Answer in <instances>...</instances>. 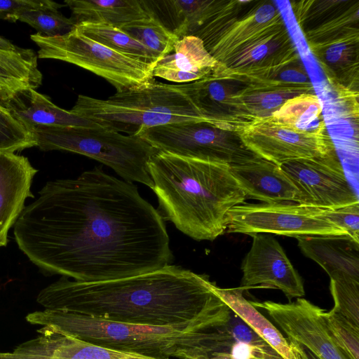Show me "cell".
I'll use <instances>...</instances> for the list:
<instances>
[{"instance_id": "cell-37", "label": "cell", "mask_w": 359, "mask_h": 359, "mask_svg": "<svg viewBox=\"0 0 359 359\" xmlns=\"http://www.w3.org/2000/svg\"><path fill=\"white\" fill-rule=\"evenodd\" d=\"M36 147L32 128L15 118L9 111H0V152L15 153Z\"/></svg>"}, {"instance_id": "cell-32", "label": "cell", "mask_w": 359, "mask_h": 359, "mask_svg": "<svg viewBox=\"0 0 359 359\" xmlns=\"http://www.w3.org/2000/svg\"><path fill=\"white\" fill-rule=\"evenodd\" d=\"M119 28L161 59L172 52L180 39L149 14L146 18L130 22Z\"/></svg>"}, {"instance_id": "cell-17", "label": "cell", "mask_w": 359, "mask_h": 359, "mask_svg": "<svg viewBox=\"0 0 359 359\" xmlns=\"http://www.w3.org/2000/svg\"><path fill=\"white\" fill-rule=\"evenodd\" d=\"M38 170L29 159L15 153L0 152V248L8 243V234L33 198L31 186Z\"/></svg>"}, {"instance_id": "cell-33", "label": "cell", "mask_w": 359, "mask_h": 359, "mask_svg": "<svg viewBox=\"0 0 359 359\" xmlns=\"http://www.w3.org/2000/svg\"><path fill=\"white\" fill-rule=\"evenodd\" d=\"M359 1L320 25L303 33L307 44H320L359 36Z\"/></svg>"}, {"instance_id": "cell-29", "label": "cell", "mask_w": 359, "mask_h": 359, "mask_svg": "<svg viewBox=\"0 0 359 359\" xmlns=\"http://www.w3.org/2000/svg\"><path fill=\"white\" fill-rule=\"evenodd\" d=\"M226 69L248 85L270 88L302 89L314 93V87L299 55L289 61L269 67L244 71Z\"/></svg>"}, {"instance_id": "cell-27", "label": "cell", "mask_w": 359, "mask_h": 359, "mask_svg": "<svg viewBox=\"0 0 359 359\" xmlns=\"http://www.w3.org/2000/svg\"><path fill=\"white\" fill-rule=\"evenodd\" d=\"M42 82L37 55L31 49L0 50V98L8 102L20 93L37 88Z\"/></svg>"}, {"instance_id": "cell-22", "label": "cell", "mask_w": 359, "mask_h": 359, "mask_svg": "<svg viewBox=\"0 0 359 359\" xmlns=\"http://www.w3.org/2000/svg\"><path fill=\"white\" fill-rule=\"evenodd\" d=\"M10 112L30 128L35 127H97L95 123L55 105L35 89L20 93L6 102Z\"/></svg>"}, {"instance_id": "cell-14", "label": "cell", "mask_w": 359, "mask_h": 359, "mask_svg": "<svg viewBox=\"0 0 359 359\" xmlns=\"http://www.w3.org/2000/svg\"><path fill=\"white\" fill-rule=\"evenodd\" d=\"M284 23L273 1H251L240 12L219 27L194 35L201 39L209 53L224 63L241 47L266 29Z\"/></svg>"}, {"instance_id": "cell-6", "label": "cell", "mask_w": 359, "mask_h": 359, "mask_svg": "<svg viewBox=\"0 0 359 359\" xmlns=\"http://www.w3.org/2000/svg\"><path fill=\"white\" fill-rule=\"evenodd\" d=\"M41 150L66 151L86 156L113 169L123 180L153 189L148 163L158 151L137 135H123L100 126L35 127Z\"/></svg>"}, {"instance_id": "cell-1", "label": "cell", "mask_w": 359, "mask_h": 359, "mask_svg": "<svg viewBox=\"0 0 359 359\" xmlns=\"http://www.w3.org/2000/svg\"><path fill=\"white\" fill-rule=\"evenodd\" d=\"M13 227L19 249L42 272L78 281L139 275L172 259L158 210L102 166L46 182Z\"/></svg>"}, {"instance_id": "cell-15", "label": "cell", "mask_w": 359, "mask_h": 359, "mask_svg": "<svg viewBox=\"0 0 359 359\" xmlns=\"http://www.w3.org/2000/svg\"><path fill=\"white\" fill-rule=\"evenodd\" d=\"M197 103L205 121L217 128L239 133L249 122L236 96L247 83L221 64L195 81Z\"/></svg>"}, {"instance_id": "cell-8", "label": "cell", "mask_w": 359, "mask_h": 359, "mask_svg": "<svg viewBox=\"0 0 359 359\" xmlns=\"http://www.w3.org/2000/svg\"><path fill=\"white\" fill-rule=\"evenodd\" d=\"M327 210L292 202L242 203L226 215V231L252 236L257 233L299 236H348L329 219Z\"/></svg>"}, {"instance_id": "cell-26", "label": "cell", "mask_w": 359, "mask_h": 359, "mask_svg": "<svg viewBox=\"0 0 359 359\" xmlns=\"http://www.w3.org/2000/svg\"><path fill=\"white\" fill-rule=\"evenodd\" d=\"M75 25L106 23L120 27L149 15L142 0H65Z\"/></svg>"}, {"instance_id": "cell-19", "label": "cell", "mask_w": 359, "mask_h": 359, "mask_svg": "<svg viewBox=\"0 0 359 359\" xmlns=\"http://www.w3.org/2000/svg\"><path fill=\"white\" fill-rule=\"evenodd\" d=\"M299 55L284 22L266 29L221 65L231 71L262 69L285 62Z\"/></svg>"}, {"instance_id": "cell-12", "label": "cell", "mask_w": 359, "mask_h": 359, "mask_svg": "<svg viewBox=\"0 0 359 359\" xmlns=\"http://www.w3.org/2000/svg\"><path fill=\"white\" fill-rule=\"evenodd\" d=\"M264 310L287 335L320 359H348L332 340L324 322L323 309L300 297L289 303L251 302Z\"/></svg>"}, {"instance_id": "cell-4", "label": "cell", "mask_w": 359, "mask_h": 359, "mask_svg": "<svg viewBox=\"0 0 359 359\" xmlns=\"http://www.w3.org/2000/svg\"><path fill=\"white\" fill-rule=\"evenodd\" d=\"M229 316L156 326L44 309L28 313L25 319L31 325L109 348L157 359H197L205 356L210 329Z\"/></svg>"}, {"instance_id": "cell-7", "label": "cell", "mask_w": 359, "mask_h": 359, "mask_svg": "<svg viewBox=\"0 0 359 359\" xmlns=\"http://www.w3.org/2000/svg\"><path fill=\"white\" fill-rule=\"evenodd\" d=\"M40 59L75 65L104 79L121 92L154 80L155 64L115 51L81 33L76 27L66 34L48 37L30 36Z\"/></svg>"}, {"instance_id": "cell-13", "label": "cell", "mask_w": 359, "mask_h": 359, "mask_svg": "<svg viewBox=\"0 0 359 359\" xmlns=\"http://www.w3.org/2000/svg\"><path fill=\"white\" fill-rule=\"evenodd\" d=\"M251 236V248L241 264L240 287L244 290L255 287L278 289L290 301L304 296L302 278L278 241L269 234Z\"/></svg>"}, {"instance_id": "cell-25", "label": "cell", "mask_w": 359, "mask_h": 359, "mask_svg": "<svg viewBox=\"0 0 359 359\" xmlns=\"http://www.w3.org/2000/svg\"><path fill=\"white\" fill-rule=\"evenodd\" d=\"M212 290L233 312L283 359H298L289 341L280 330L244 297L242 287L221 288L213 283Z\"/></svg>"}, {"instance_id": "cell-5", "label": "cell", "mask_w": 359, "mask_h": 359, "mask_svg": "<svg viewBox=\"0 0 359 359\" xmlns=\"http://www.w3.org/2000/svg\"><path fill=\"white\" fill-rule=\"evenodd\" d=\"M70 111L100 127L128 135L158 126L205 121L195 82L169 84L154 79L107 99L79 95Z\"/></svg>"}, {"instance_id": "cell-38", "label": "cell", "mask_w": 359, "mask_h": 359, "mask_svg": "<svg viewBox=\"0 0 359 359\" xmlns=\"http://www.w3.org/2000/svg\"><path fill=\"white\" fill-rule=\"evenodd\" d=\"M18 20L28 24L41 35L53 37L66 34L74 29V22L59 10L39 9L23 12Z\"/></svg>"}, {"instance_id": "cell-30", "label": "cell", "mask_w": 359, "mask_h": 359, "mask_svg": "<svg viewBox=\"0 0 359 359\" xmlns=\"http://www.w3.org/2000/svg\"><path fill=\"white\" fill-rule=\"evenodd\" d=\"M312 93L297 88H270L248 85L236 99L249 124L269 117L286 101L302 93Z\"/></svg>"}, {"instance_id": "cell-3", "label": "cell", "mask_w": 359, "mask_h": 359, "mask_svg": "<svg viewBox=\"0 0 359 359\" xmlns=\"http://www.w3.org/2000/svg\"><path fill=\"white\" fill-rule=\"evenodd\" d=\"M148 171L164 220L196 241L222 235L228 212L246 199L226 163L157 151Z\"/></svg>"}, {"instance_id": "cell-10", "label": "cell", "mask_w": 359, "mask_h": 359, "mask_svg": "<svg viewBox=\"0 0 359 359\" xmlns=\"http://www.w3.org/2000/svg\"><path fill=\"white\" fill-rule=\"evenodd\" d=\"M280 167L297 188L299 204L333 210L359 203L337 151L290 161Z\"/></svg>"}, {"instance_id": "cell-18", "label": "cell", "mask_w": 359, "mask_h": 359, "mask_svg": "<svg viewBox=\"0 0 359 359\" xmlns=\"http://www.w3.org/2000/svg\"><path fill=\"white\" fill-rule=\"evenodd\" d=\"M229 166L246 198L264 203H297L299 192L280 165L255 156Z\"/></svg>"}, {"instance_id": "cell-24", "label": "cell", "mask_w": 359, "mask_h": 359, "mask_svg": "<svg viewBox=\"0 0 359 359\" xmlns=\"http://www.w3.org/2000/svg\"><path fill=\"white\" fill-rule=\"evenodd\" d=\"M308 46L328 81L358 93L359 36Z\"/></svg>"}, {"instance_id": "cell-39", "label": "cell", "mask_w": 359, "mask_h": 359, "mask_svg": "<svg viewBox=\"0 0 359 359\" xmlns=\"http://www.w3.org/2000/svg\"><path fill=\"white\" fill-rule=\"evenodd\" d=\"M65 5L50 0H0V19L16 22L23 12L31 10H59Z\"/></svg>"}, {"instance_id": "cell-40", "label": "cell", "mask_w": 359, "mask_h": 359, "mask_svg": "<svg viewBox=\"0 0 359 359\" xmlns=\"http://www.w3.org/2000/svg\"><path fill=\"white\" fill-rule=\"evenodd\" d=\"M327 215L344 229L350 238L359 243V203L338 209H327Z\"/></svg>"}, {"instance_id": "cell-23", "label": "cell", "mask_w": 359, "mask_h": 359, "mask_svg": "<svg viewBox=\"0 0 359 359\" xmlns=\"http://www.w3.org/2000/svg\"><path fill=\"white\" fill-rule=\"evenodd\" d=\"M223 0H142L148 13L180 39L192 35Z\"/></svg>"}, {"instance_id": "cell-42", "label": "cell", "mask_w": 359, "mask_h": 359, "mask_svg": "<svg viewBox=\"0 0 359 359\" xmlns=\"http://www.w3.org/2000/svg\"><path fill=\"white\" fill-rule=\"evenodd\" d=\"M20 48H21L15 46L6 39L0 36V50L6 51H17Z\"/></svg>"}, {"instance_id": "cell-16", "label": "cell", "mask_w": 359, "mask_h": 359, "mask_svg": "<svg viewBox=\"0 0 359 359\" xmlns=\"http://www.w3.org/2000/svg\"><path fill=\"white\" fill-rule=\"evenodd\" d=\"M39 335L1 352L0 359H157L91 344L41 327Z\"/></svg>"}, {"instance_id": "cell-11", "label": "cell", "mask_w": 359, "mask_h": 359, "mask_svg": "<svg viewBox=\"0 0 359 359\" xmlns=\"http://www.w3.org/2000/svg\"><path fill=\"white\" fill-rule=\"evenodd\" d=\"M238 134L249 150L278 165L297 159L323 157L336 151L329 134L299 133L266 118L250 123Z\"/></svg>"}, {"instance_id": "cell-2", "label": "cell", "mask_w": 359, "mask_h": 359, "mask_svg": "<svg viewBox=\"0 0 359 359\" xmlns=\"http://www.w3.org/2000/svg\"><path fill=\"white\" fill-rule=\"evenodd\" d=\"M205 274L169 264L139 275L83 282L62 276L42 289L47 309L105 320L156 326L222 317L231 309Z\"/></svg>"}, {"instance_id": "cell-35", "label": "cell", "mask_w": 359, "mask_h": 359, "mask_svg": "<svg viewBox=\"0 0 359 359\" xmlns=\"http://www.w3.org/2000/svg\"><path fill=\"white\" fill-rule=\"evenodd\" d=\"M326 327L335 344L348 358L359 359V326L332 309L323 311Z\"/></svg>"}, {"instance_id": "cell-21", "label": "cell", "mask_w": 359, "mask_h": 359, "mask_svg": "<svg viewBox=\"0 0 359 359\" xmlns=\"http://www.w3.org/2000/svg\"><path fill=\"white\" fill-rule=\"evenodd\" d=\"M301 252L331 277L344 274L359 280V243L348 236H299Z\"/></svg>"}, {"instance_id": "cell-43", "label": "cell", "mask_w": 359, "mask_h": 359, "mask_svg": "<svg viewBox=\"0 0 359 359\" xmlns=\"http://www.w3.org/2000/svg\"><path fill=\"white\" fill-rule=\"evenodd\" d=\"M197 359H231V358L224 355H213L200 358H197Z\"/></svg>"}, {"instance_id": "cell-34", "label": "cell", "mask_w": 359, "mask_h": 359, "mask_svg": "<svg viewBox=\"0 0 359 359\" xmlns=\"http://www.w3.org/2000/svg\"><path fill=\"white\" fill-rule=\"evenodd\" d=\"M353 1L312 0L292 1L291 6L302 31H309L347 8Z\"/></svg>"}, {"instance_id": "cell-36", "label": "cell", "mask_w": 359, "mask_h": 359, "mask_svg": "<svg viewBox=\"0 0 359 359\" xmlns=\"http://www.w3.org/2000/svg\"><path fill=\"white\" fill-rule=\"evenodd\" d=\"M330 278L332 309L359 326V280L344 274H336Z\"/></svg>"}, {"instance_id": "cell-9", "label": "cell", "mask_w": 359, "mask_h": 359, "mask_svg": "<svg viewBox=\"0 0 359 359\" xmlns=\"http://www.w3.org/2000/svg\"><path fill=\"white\" fill-rule=\"evenodd\" d=\"M140 136L158 151L231 164L255 156L237 132L205 121H187L140 130Z\"/></svg>"}, {"instance_id": "cell-41", "label": "cell", "mask_w": 359, "mask_h": 359, "mask_svg": "<svg viewBox=\"0 0 359 359\" xmlns=\"http://www.w3.org/2000/svg\"><path fill=\"white\" fill-rule=\"evenodd\" d=\"M289 342L298 359H320L301 344L292 341H289Z\"/></svg>"}, {"instance_id": "cell-31", "label": "cell", "mask_w": 359, "mask_h": 359, "mask_svg": "<svg viewBox=\"0 0 359 359\" xmlns=\"http://www.w3.org/2000/svg\"><path fill=\"white\" fill-rule=\"evenodd\" d=\"M75 27L88 38L123 55L155 65L161 60L119 27L99 22H82Z\"/></svg>"}, {"instance_id": "cell-20", "label": "cell", "mask_w": 359, "mask_h": 359, "mask_svg": "<svg viewBox=\"0 0 359 359\" xmlns=\"http://www.w3.org/2000/svg\"><path fill=\"white\" fill-rule=\"evenodd\" d=\"M172 52L156 65L154 77L177 83H190L206 76L219 64L203 41L194 35L179 39Z\"/></svg>"}, {"instance_id": "cell-28", "label": "cell", "mask_w": 359, "mask_h": 359, "mask_svg": "<svg viewBox=\"0 0 359 359\" xmlns=\"http://www.w3.org/2000/svg\"><path fill=\"white\" fill-rule=\"evenodd\" d=\"M323 103L317 95L302 93L286 101L266 119L297 132L326 135L328 132L323 115Z\"/></svg>"}]
</instances>
